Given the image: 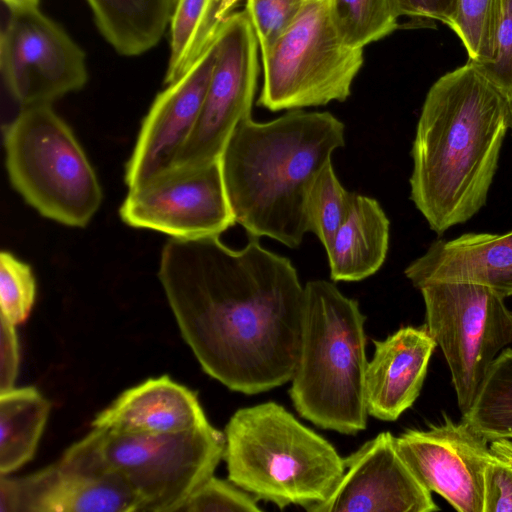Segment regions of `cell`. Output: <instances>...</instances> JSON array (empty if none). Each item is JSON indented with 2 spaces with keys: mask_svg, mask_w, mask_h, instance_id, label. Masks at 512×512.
<instances>
[{
  "mask_svg": "<svg viewBox=\"0 0 512 512\" xmlns=\"http://www.w3.org/2000/svg\"><path fill=\"white\" fill-rule=\"evenodd\" d=\"M158 277L181 335L203 371L257 394L290 381L298 360L304 286L291 261L250 237L170 238Z\"/></svg>",
  "mask_w": 512,
  "mask_h": 512,
  "instance_id": "obj_1",
  "label": "cell"
},
{
  "mask_svg": "<svg viewBox=\"0 0 512 512\" xmlns=\"http://www.w3.org/2000/svg\"><path fill=\"white\" fill-rule=\"evenodd\" d=\"M509 130L508 102L479 66L466 64L430 87L412 144L410 199L441 235L485 205Z\"/></svg>",
  "mask_w": 512,
  "mask_h": 512,
  "instance_id": "obj_2",
  "label": "cell"
},
{
  "mask_svg": "<svg viewBox=\"0 0 512 512\" xmlns=\"http://www.w3.org/2000/svg\"><path fill=\"white\" fill-rule=\"evenodd\" d=\"M344 132L329 112L295 109L268 122L241 121L220 158L236 223L250 237L298 247L308 232L310 184L345 145Z\"/></svg>",
  "mask_w": 512,
  "mask_h": 512,
  "instance_id": "obj_3",
  "label": "cell"
},
{
  "mask_svg": "<svg viewBox=\"0 0 512 512\" xmlns=\"http://www.w3.org/2000/svg\"><path fill=\"white\" fill-rule=\"evenodd\" d=\"M365 316L333 283L304 286L298 360L289 390L297 412L320 428L354 435L366 428Z\"/></svg>",
  "mask_w": 512,
  "mask_h": 512,
  "instance_id": "obj_4",
  "label": "cell"
},
{
  "mask_svg": "<svg viewBox=\"0 0 512 512\" xmlns=\"http://www.w3.org/2000/svg\"><path fill=\"white\" fill-rule=\"evenodd\" d=\"M224 434L230 482L280 509L325 501L345 471L333 445L275 402L237 410Z\"/></svg>",
  "mask_w": 512,
  "mask_h": 512,
  "instance_id": "obj_5",
  "label": "cell"
},
{
  "mask_svg": "<svg viewBox=\"0 0 512 512\" xmlns=\"http://www.w3.org/2000/svg\"><path fill=\"white\" fill-rule=\"evenodd\" d=\"M13 188L39 214L85 227L103 193L96 173L68 124L51 104L23 107L3 132Z\"/></svg>",
  "mask_w": 512,
  "mask_h": 512,
  "instance_id": "obj_6",
  "label": "cell"
},
{
  "mask_svg": "<svg viewBox=\"0 0 512 512\" xmlns=\"http://www.w3.org/2000/svg\"><path fill=\"white\" fill-rule=\"evenodd\" d=\"M97 465L117 474L140 502V512L181 511L224 456L225 434L210 423L165 434L93 430L76 442Z\"/></svg>",
  "mask_w": 512,
  "mask_h": 512,
  "instance_id": "obj_7",
  "label": "cell"
},
{
  "mask_svg": "<svg viewBox=\"0 0 512 512\" xmlns=\"http://www.w3.org/2000/svg\"><path fill=\"white\" fill-rule=\"evenodd\" d=\"M261 59L264 80L257 104L270 111L295 110L345 101L363 64V49L342 41L328 0L306 1Z\"/></svg>",
  "mask_w": 512,
  "mask_h": 512,
  "instance_id": "obj_8",
  "label": "cell"
},
{
  "mask_svg": "<svg viewBox=\"0 0 512 512\" xmlns=\"http://www.w3.org/2000/svg\"><path fill=\"white\" fill-rule=\"evenodd\" d=\"M424 300L426 329L448 364L462 417L486 374L512 343V311L493 289L466 281H430L416 287Z\"/></svg>",
  "mask_w": 512,
  "mask_h": 512,
  "instance_id": "obj_9",
  "label": "cell"
},
{
  "mask_svg": "<svg viewBox=\"0 0 512 512\" xmlns=\"http://www.w3.org/2000/svg\"><path fill=\"white\" fill-rule=\"evenodd\" d=\"M1 31L0 63L10 95L22 108L51 104L84 87L83 50L38 6L7 7Z\"/></svg>",
  "mask_w": 512,
  "mask_h": 512,
  "instance_id": "obj_10",
  "label": "cell"
},
{
  "mask_svg": "<svg viewBox=\"0 0 512 512\" xmlns=\"http://www.w3.org/2000/svg\"><path fill=\"white\" fill-rule=\"evenodd\" d=\"M215 44V64L198 120L173 167L219 160L234 129L251 117L259 44L245 10L222 22Z\"/></svg>",
  "mask_w": 512,
  "mask_h": 512,
  "instance_id": "obj_11",
  "label": "cell"
},
{
  "mask_svg": "<svg viewBox=\"0 0 512 512\" xmlns=\"http://www.w3.org/2000/svg\"><path fill=\"white\" fill-rule=\"evenodd\" d=\"M119 215L131 227L176 239L220 235L236 223L220 159L198 167H173L129 189Z\"/></svg>",
  "mask_w": 512,
  "mask_h": 512,
  "instance_id": "obj_12",
  "label": "cell"
},
{
  "mask_svg": "<svg viewBox=\"0 0 512 512\" xmlns=\"http://www.w3.org/2000/svg\"><path fill=\"white\" fill-rule=\"evenodd\" d=\"M395 446L420 483L459 512H483L484 471L495 457L488 438L462 419L444 415L427 429H409Z\"/></svg>",
  "mask_w": 512,
  "mask_h": 512,
  "instance_id": "obj_13",
  "label": "cell"
},
{
  "mask_svg": "<svg viewBox=\"0 0 512 512\" xmlns=\"http://www.w3.org/2000/svg\"><path fill=\"white\" fill-rule=\"evenodd\" d=\"M0 512H140V502L122 478L71 445L39 471L1 475Z\"/></svg>",
  "mask_w": 512,
  "mask_h": 512,
  "instance_id": "obj_14",
  "label": "cell"
},
{
  "mask_svg": "<svg viewBox=\"0 0 512 512\" xmlns=\"http://www.w3.org/2000/svg\"><path fill=\"white\" fill-rule=\"evenodd\" d=\"M345 460L328 498L310 512H433L439 507L398 453L394 436L379 433Z\"/></svg>",
  "mask_w": 512,
  "mask_h": 512,
  "instance_id": "obj_15",
  "label": "cell"
},
{
  "mask_svg": "<svg viewBox=\"0 0 512 512\" xmlns=\"http://www.w3.org/2000/svg\"><path fill=\"white\" fill-rule=\"evenodd\" d=\"M215 59L214 40L182 77L156 96L125 167L128 189L173 167L198 120Z\"/></svg>",
  "mask_w": 512,
  "mask_h": 512,
  "instance_id": "obj_16",
  "label": "cell"
},
{
  "mask_svg": "<svg viewBox=\"0 0 512 512\" xmlns=\"http://www.w3.org/2000/svg\"><path fill=\"white\" fill-rule=\"evenodd\" d=\"M373 342L375 351L365 375L367 412L395 421L418 398L437 344L426 327L413 326Z\"/></svg>",
  "mask_w": 512,
  "mask_h": 512,
  "instance_id": "obj_17",
  "label": "cell"
},
{
  "mask_svg": "<svg viewBox=\"0 0 512 512\" xmlns=\"http://www.w3.org/2000/svg\"><path fill=\"white\" fill-rule=\"evenodd\" d=\"M416 288L430 281H466L512 296V230L465 233L431 243L404 271Z\"/></svg>",
  "mask_w": 512,
  "mask_h": 512,
  "instance_id": "obj_18",
  "label": "cell"
},
{
  "mask_svg": "<svg viewBox=\"0 0 512 512\" xmlns=\"http://www.w3.org/2000/svg\"><path fill=\"white\" fill-rule=\"evenodd\" d=\"M197 394L163 375L123 391L92 421L124 434L183 432L209 424Z\"/></svg>",
  "mask_w": 512,
  "mask_h": 512,
  "instance_id": "obj_19",
  "label": "cell"
},
{
  "mask_svg": "<svg viewBox=\"0 0 512 512\" xmlns=\"http://www.w3.org/2000/svg\"><path fill=\"white\" fill-rule=\"evenodd\" d=\"M389 220L380 204L356 194L352 210L326 251L333 281H360L383 265L389 248Z\"/></svg>",
  "mask_w": 512,
  "mask_h": 512,
  "instance_id": "obj_20",
  "label": "cell"
},
{
  "mask_svg": "<svg viewBox=\"0 0 512 512\" xmlns=\"http://www.w3.org/2000/svg\"><path fill=\"white\" fill-rule=\"evenodd\" d=\"M176 0H87L98 29L121 55L137 56L158 44Z\"/></svg>",
  "mask_w": 512,
  "mask_h": 512,
  "instance_id": "obj_21",
  "label": "cell"
},
{
  "mask_svg": "<svg viewBox=\"0 0 512 512\" xmlns=\"http://www.w3.org/2000/svg\"><path fill=\"white\" fill-rule=\"evenodd\" d=\"M50 403L35 387L0 392V475H9L35 454Z\"/></svg>",
  "mask_w": 512,
  "mask_h": 512,
  "instance_id": "obj_22",
  "label": "cell"
},
{
  "mask_svg": "<svg viewBox=\"0 0 512 512\" xmlns=\"http://www.w3.org/2000/svg\"><path fill=\"white\" fill-rule=\"evenodd\" d=\"M222 22L214 0H176L170 19V56L164 83L182 77L214 42Z\"/></svg>",
  "mask_w": 512,
  "mask_h": 512,
  "instance_id": "obj_23",
  "label": "cell"
},
{
  "mask_svg": "<svg viewBox=\"0 0 512 512\" xmlns=\"http://www.w3.org/2000/svg\"><path fill=\"white\" fill-rule=\"evenodd\" d=\"M488 440L512 438V348L491 364L475 401L465 417Z\"/></svg>",
  "mask_w": 512,
  "mask_h": 512,
  "instance_id": "obj_24",
  "label": "cell"
},
{
  "mask_svg": "<svg viewBox=\"0 0 512 512\" xmlns=\"http://www.w3.org/2000/svg\"><path fill=\"white\" fill-rule=\"evenodd\" d=\"M328 7L338 35L353 48L363 49L398 28L391 0H328Z\"/></svg>",
  "mask_w": 512,
  "mask_h": 512,
  "instance_id": "obj_25",
  "label": "cell"
},
{
  "mask_svg": "<svg viewBox=\"0 0 512 512\" xmlns=\"http://www.w3.org/2000/svg\"><path fill=\"white\" fill-rule=\"evenodd\" d=\"M356 197L337 178L332 161L312 180L306 198L308 231L313 232L327 251L338 230L348 218Z\"/></svg>",
  "mask_w": 512,
  "mask_h": 512,
  "instance_id": "obj_26",
  "label": "cell"
},
{
  "mask_svg": "<svg viewBox=\"0 0 512 512\" xmlns=\"http://www.w3.org/2000/svg\"><path fill=\"white\" fill-rule=\"evenodd\" d=\"M501 0H458L449 27L461 40L468 60L485 64L494 59Z\"/></svg>",
  "mask_w": 512,
  "mask_h": 512,
  "instance_id": "obj_27",
  "label": "cell"
},
{
  "mask_svg": "<svg viewBox=\"0 0 512 512\" xmlns=\"http://www.w3.org/2000/svg\"><path fill=\"white\" fill-rule=\"evenodd\" d=\"M36 298V281L29 264L9 251L0 254V317L18 325L27 320Z\"/></svg>",
  "mask_w": 512,
  "mask_h": 512,
  "instance_id": "obj_28",
  "label": "cell"
},
{
  "mask_svg": "<svg viewBox=\"0 0 512 512\" xmlns=\"http://www.w3.org/2000/svg\"><path fill=\"white\" fill-rule=\"evenodd\" d=\"M306 0H246L245 12L265 54L290 27Z\"/></svg>",
  "mask_w": 512,
  "mask_h": 512,
  "instance_id": "obj_29",
  "label": "cell"
},
{
  "mask_svg": "<svg viewBox=\"0 0 512 512\" xmlns=\"http://www.w3.org/2000/svg\"><path fill=\"white\" fill-rule=\"evenodd\" d=\"M182 512H260L257 499L232 482L211 476L188 499Z\"/></svg>",
  "mask_w": 512,
  "mask_h": 512,
  "instance_id": "obj_30",
  "label": "cell"
},
{
  "mask_svg": "<svg viewBox=\"0 0 512 512\" xmlns=\"http://www.w3.org/2000/svg\"><path fill=\"white\" fill-rule=\"evenodd\" d=\"M507 101L512 100V0H501L494 59L477 64Z\"/></svg>",
  "mask_w": 512,
  "mask_h": 512,
  "instance_id": "obj_31",
  "label": "cell"
},
{
  "mask_svg": "<svg viewBox=\"0 0 512 512\" xmlns=\"http://www.w3.org/2000/svg\"><path fill=\"white\" fill-rule=\"evenodd\" d=\"M483 512H512V466L496 455L484 471Z\"/></svg>",
  "mask_w": 512,
  "mask_h": 512,
  "instance_id": "obj_32",
  "label": "cell"
},
{
  "mask_svg": "<svg viewBox=\"0 0 512 512\" xmlns=\"http://www.w3.org/2000/svg\"><path fill=\"white\" fill-rule=\"evenodd\" d=\"M0 392L15 387L20 350L14 324L0 317Z\"/></svg>",
  "mask_w": 512,
  "mask_h": 512,
  "instance_id": "obj_33",
  "label": "cell"
},
{
  "mask_svg": "<svg viewBox=\"0 0 512 512\" xmlns=\"http://www.w3.org/2000/svg\"><path fill=\"white\" fill-rule=\"evenodd\" d=\"M398 15L414 19L439 21L449 26L458 0H391Z\"/></svg>",
  "mask_w": 512,
  "mask_h": 512,
  "instance_id": "obj_34",
  "label": "cell"
},
{
  "mask_svg": "<svg viewBox=\"0 0 512 512\" xmlns=\"http://www.w3.org/2000/svg\"><path fill=\"white\" fill-rule=\"evenodd\" d=\"M490 448L497 457L512 466V438L491 441Z\"/></svg>",
  "mask_w": 512,
  "mask_h": 512,
  "instance_id": "obj_35",
  "label": "cell"
},
{
  "mask_svg": "<svg viewBox=\"0 0 512 512\" xmlns=\"http://www.w3.org/2000/svg\"><path fill=\"white\" fill-rule=\"evenodd\" d=\"M239 0H214L216 8V19L223 22L232 12L233 7Z\"/></svg>",
  "mask_w": 512,
  "mask_h": 512,
  "instance_id": "obj_36",
  "label": "cell"
},
{
  "mask_svg": "<svg viewBox=\"0 0 512 512\" xmlns=\"http://www.w3.org/2000/svg\"><path fill=\"white\" fill-rule=\"evenodd\" d=\"M7 7L38 6L39 0H2Z\"/></svg>",
  "mask_w": 512,
  "mask_h": 512,
  "instance_id": "obj_37",
  "label": "cell"
},
{
  "mask_svg": "<svg viewBox=\"0 0 512 512\" xmlns=\"http://www.w3.org/2000/svg\"><path fill=\"white\" fill-rule=\"evenodd\" d=\"M507 102H508L509 130L511 131V135H512V100L507 101Z\"/></svg>",
  "mask_w": 512,
  "mask_h": 512,
  "instance_id": "obj_38",
  "label": "cell"
},
{
  "mask_svg": "<svg viewBox=\"0 0 512 512\" xmlns=\"http://www.w3.org/2000/svg\"><path fill=\"white\" fill-rule=\"evenodd\" d=\"M306 1H321V0H306Z\"/></svg>",
  "mask_w": 512,
  "mask_h": 512,
  "instance_id": "obj_39",
  "label": "cell"
}]
</instances>
